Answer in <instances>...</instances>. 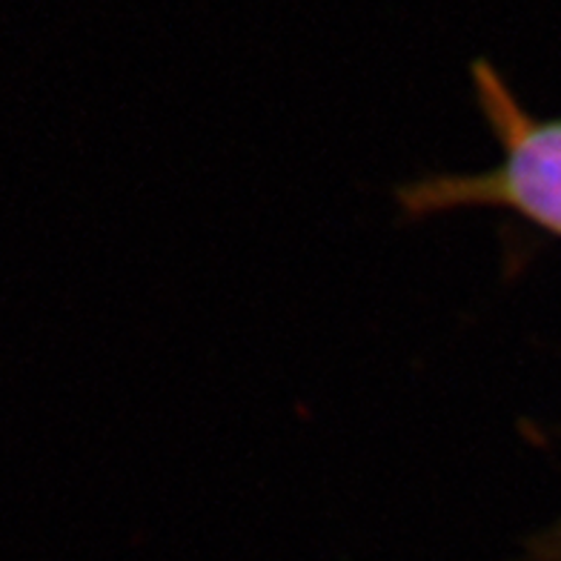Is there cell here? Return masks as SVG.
I'll use <instances>...</instances> for the list:
<instances>
[{
	"instance_id": "obj_1",
	"label": "cell",
	"mask_w": 561,
	"mask_h": 561,
	"mask_svg": "<svg viewBox=\"0 0 561 561\" xmlns=\"http://www.w3.org/2000/svg\"><path fill=\"white\" fill-rule=\"evenodd\" d=\"M473 89L502 156L490 170L430 175L399 190L410 218L510 209L561 236V118H536L488 60L473 64Z\"/></svg>"
},
{
	"instance_id": "obj_2",
	"label": "cell",
	"mask_w": 561,
	"mask_h": 561,
	"mask_svg": "<svg viewBox=\"0 0 561 561\" xmlns=\"http://www.w3.org/2000/svg\"><path fill=\"white\" fill-rule=\"evenodd\" d=\"M536 561H561V539L536 547Z\"/></svg>"
}]
</instances>
